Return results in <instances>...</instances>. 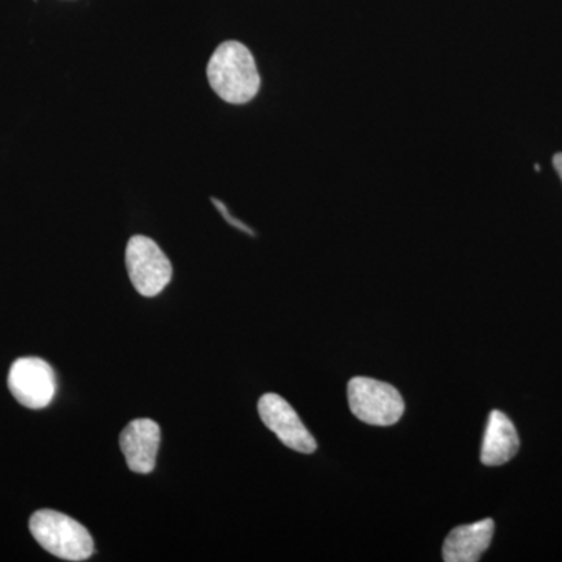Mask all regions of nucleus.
<instances>
[{"mask_svg":"<svg viewBox=\"0 0 562 562\" xmlns=\"http://www.w3.org/2000/svg\"><path fill=\"white\" fill-rule=\"evenodd\" d=\"M206 77L222 101L233 105L254 101L261 87L254 55L239 41H224L217 46L206 66Z\"/></svg>","mask_w":562,"mask_h":562,"instance_id":"f257e3e1","label":"nucleus"},{"mask_svg":"<svg viewBox=\"0 0 562 562\" xmlns=\"http://www.w3.org/2000/svg\"><path fill=\"white\" fill-rule=\"evenodd\" d=\"M31 532L46 552L65 561H87L94 553L90 531L72 517L40 509L31 517Z\"/></svg>","mask_w":562,"mask_h":562,"instance_id":"f03ea898","label":"nucleus"},{"mask_svg":"<svg viewBox=\"0 0 562 562\" xmlns=\"http://www.w3.org/2000/svg\"><path fill=\"white\" fill-rule=\"evenodd\" d=\"M350 412L357 419L375 427L397 424L405 413L402 394L392 384L355 376L349 382Z\"/></svg>","mask_w":562,"mask_h":562,"instance_id":"7ed1b4c3","label":"nucleus"},{"mask_svg":"<svg viewBox=\"0 0 562 562\" xmlns=\"http://www.w3.org/2000/svg\"><path fill=\"white\" fill-rule=\"evenodd\" d=\"M125 265L133 288L144 297L161 294L172 280V265L154 239L136 235L125 250Z\"/></svg>","mask_w":562,"mask_h":562,"instance_id":"20e7f679","label":"nucleus"},{"mask_svg":"<svg viewBox=\"0 0 562 562\" xmlns=\"http://www.w3.org/2000/svg\"><path fill=\"white\" fill-rule=\"evenodd\" d=\"M9 387L25 408L43 409L54 401L57 376L49 362L36 357L20 358L11 364Z\"/></svg>","mask_w":562,"mask_h":562,"instance_id":"39448f33","label":"nucleus"},{"mask_svg":"<svg viewBox=\"0 0 562 562\" xmlns=\"http://www.w3.org/2000/svg\"><path fill=\"white\" fill-rule=\"evenodd\" d=\"M258 413L262 424L280 439L281 443L299 453L316 452V439L303 425L295 409L279 394L269 392L262 395L258 402Z\"/></svg>","mask_w":562,"mask_h":562,"instance_id":"423d86ee","label":"nucleus"},{"mask_svg":"<svg viewBox=\"0 0 562 562\" xmlns=\"http://www.w3.org/2000/svg\"><path fill=\"white\" fill-rule=\"evenodd\" d=\"M161 442V428L151 419H135L121 432L120 446L128 469L135 473L154 472L158 449Z\"/></svg>","mask_w":562,"mask_h":562,"instance_id":"0eeeda50","label":"nucleus"},{"mask_svg":"<svg viewBox=\"0 0 562 562\" xmlns=\"http://www.w3.org/2000/svg\"><path fill=\"white\" fill-rule=\"evenodd\" d=\"M495 525L492 519H483L471 525H461L447 536L442 547L446 562H476L490 549Z\"/></svg>","mask_w":562,"mask_h":562,"instance_id":"6e6552de","label":"nucleus"},{"mask_svg":"<svg viewBox=\"0 0 562 562\" xmlns=\"http://www.w3.org/2000/svg\"><path fill=\"white\" fill-rule=\"evenodd\" d=\"M519 435L505 413L494 409L487 420L482 447V462L495 468L512 461L519 452Z\"/></svg>","mask_w":562,"mask_h":562,"instance_id":"1a4fd4ad","label":"nucleus"},{"mask_svg":"<svg viewBox=\"0 0 562 562\" xmlns=\"http://www.w3.org/2000/svg\"><path fill=\"white\" fill-rule=\"evenodd\" d=\"M211 202L216 205V209L220 210V213L222 216L225 217V221L228 222V224L233 225V227L238 228V231H241L244 233H247V235L255 236L254 231H251L250 227H247L246 224H243L241 221L235 220V217L232 216L231 213H228L227 206L224 205L221 201H217V199H211Z\"/></svg>","mask_w":562,"mask_h":562,"instance_id":"9d476101","label":"nucleus"},{"mask_svg":"<svg viewBox=\"0 0 562 562\" xmlns=\"http://www.w3.org/2000/svg\"><path fill=\"white\" fill-rule=\"evenodd\" d=\"M553 165H554V169H557V172L560 173V177L562 180V151H561V154L554 155Z\"/></svg>","mask_w":562,"mask_h":562,"instance_id":"9b49d317","label":"nucleus"}]
</instances>
